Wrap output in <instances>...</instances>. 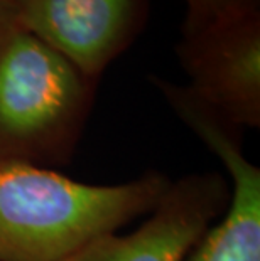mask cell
Masks as SVG:
<instances>
[{
    "instance_id": "cell-3",
    "label": "cell",
    "mask_w": 260,
    "mask_h": 261,
    "mask_svg": "<svg viewBox=\"0 0 260 261\" xmlns=\"http://www.w3.org/2000/svg\"><path fill=\"white\" fill-rule=\"evenodd\" d=\"M157 90L182 123L215 153L230 182L228 207L186 261H260V169L243 150V130L187 85L160 81Z\"/></svg>"
},
{
    "instance_id": "cell-5",
    "label": "cell",
    "mask_w": 260,
    "mask_h": 261,
    "mask_svg": "<svg viewBox=\"0 0 260 261\" xmlns=\"http://www.w3.org/2000/svg\"><path fill=\"white\" fill-rule=\"evenodd\" d=\"M193 93L231 123L260 126V14L226 22L176 46Z\"/></svg>"
},
{
    "instance_id": "cell-6",
    "label": "cell",
    "mask_w": 260,
    "mask_h": 261,
    "mask_svg": "<svg viewBox=\"0 0 260 261\" xmlns=\"http://www.w3.org/2000/svg\"><path fill=\"white\" fill-rule=\"evenodd\" d=\"M146 20L147 0H26L19 27L98 80Z\"/></svg>"
},
{
    "instance_id": "cell-4",
    "label": "cell",
    "mask_w": 260,
    "mask_h": 261,
    "mask_svg": "<svg viewBox=\"0 0 260 261\" xmlns=\"http://www.w3.org/2000/svg\"><path fill=\"white\" fill-rule=\"evenodd\" d=\"M230 182L218 172L173 180L147 219L127 234L102 236L69 261H186L206 231L223 216Z\"/></svg>"
},
{
    "instance_id": "cell-8",
    "label": "cell",
    "mask_w": 260,
    "mask_h": 261,
    "mask_svg": "<svg viewBox=\"0 0 260 261\" xmlns=\"http://www.w3.org/2000/svg\"><path fill=\"white\" fill-rule=\"evenodd\" d=\"M26 0H0V32L19 27Z\"/></svg>"
},
{
    "instance_id": "cell-2",
    "label": "cell",
    "mask_w": 260,
    "mask_h": 261,
    "mask_svg": "<svg viewBox=\"0 0 260 261\" xmlns=\"http://www.w3.org/2000/svg\"><path fill=\"white\" fill-rule=\"evenodd\" d=\"M95 83L22 27L0 32V164L53 169L68 162Z\"/></svg>"
},
{
    "instance_id": "cell-7",
    "label": "cell",
    "mask_w": 260,
    "mask_h": 261,
    "mask_svg": "<svg viewBox=\"0 0 260 261\" xmlns=\"http://www.w3.org/2000/svg\"><path fill=\"white\" fill-rule=\"evenodd\" d=\"M181 36H193L209 27L260 14V0H184Z\"/></svg>"
},
{
    "instance_id": "cell-1",
    "label": "cell",
    "mask_w": 260,
    "mask_h": 261,
    "mask_svg": "<svg viewBox=\"0 0 260 261\" xmlns=\"http://www.w3.org/2000/svg\"><path fill=\"white\" fill-rule=\"evenodd\" d=\"M171 182L152 170L98 186L48 167L0 164V261H69L102 236L147 216Z\"/></svg>"
}]
</instances>
